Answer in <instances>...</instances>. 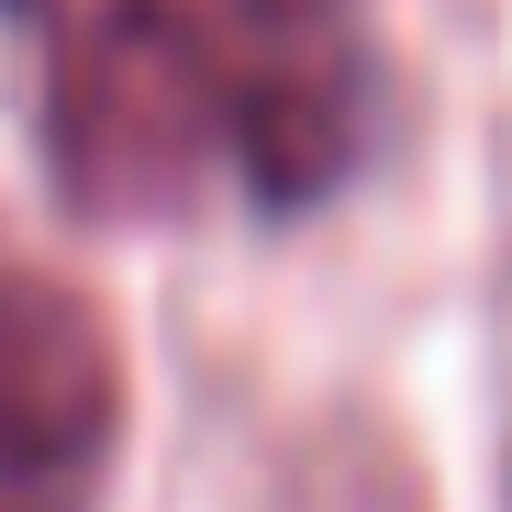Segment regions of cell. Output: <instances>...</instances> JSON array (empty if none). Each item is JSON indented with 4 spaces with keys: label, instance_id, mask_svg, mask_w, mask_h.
<instances>
[{
    "label": "cell",
    "instance_id": "6da1fadb",
    "mask_svg": "<svg viewBox=\"0 0 512 512\" xmlns=\"http://www.w3.org/2000/svg\"><path fill=\"white\" fill-rule=\"evenodd\" d=\"M234 156V56L190 0H90L45 67V190L90 234L179 223Z\"/></svg>",
    "mask_w": 512,
    "mask_h": 512
},
{
    "label": "cell",
    "instance_id": "7a4b0ae2",
    "mask_svg": "<svg viewBox=\"0 0 512 512\" xmlns=\"http://www.w3.org/2000/svg\"><path fill=\"white\" fill-rule=\"evenodd\" d=\"M123 334L56 268H0V479L56 490L123 446Z\"/></svg>",
    "mask_w": 512,
    "mask_h": 512
},
{
    "label": "cell",
    "instance_id": "3957f363",
    "mask_svg": "<svg viewBox=\"0 0 512 512\" xmlns=\"http://www.w3.org/2000/svg\"><path fill=\"white\" fill-rule=\"evenodd\" d=\"M368 145V67L346 45H290V56H234V179L301 212L357 167Z\"/></svg>",
    "mask_w": 512,
    "mask_h": 512
},
{
    "label": "cell",
    "instance_id": "277c9868",
    "mask_svg": "<svg viewBox=\"0 0 512 512\" xmlns=\"http://www.w3.org/2000/svg\"><path fill=\"white\" fill-rule=\"evenodd\" d=\"M245 12H279V23H301V12H323V0H245Z\"/></svg>",
    "mask_w": 512,
    "mask_h": 512
},
{
    "label": "cell",
    "instance_id": "5b68a950",
    "mask_svg": "<svg viewBox=\"0 0 512 512\" xmlns=\"http://www.w3.org/2000/svg\"><path fill=\"white\" fill-rule=\"evenodd\" d=\"M0 512H56V501H0Z\"/></svg>",
    "mask_w": 512,
    "mask_h": 512
},
{
    "label": "cell",
    "instance_id": "8992f818",
    "mask_svg": "<svg viewBox=\"0 0 512 512\" xmlns=\"http://www.w3.org/2000/svg\"><path fill=\"white\" fill-rule=\"evenodd\" d=\"M0 12H34V0H0Z\"/></svg>",
    "mask_w": 512,
    "mask_h": 512
}]
</instances>
